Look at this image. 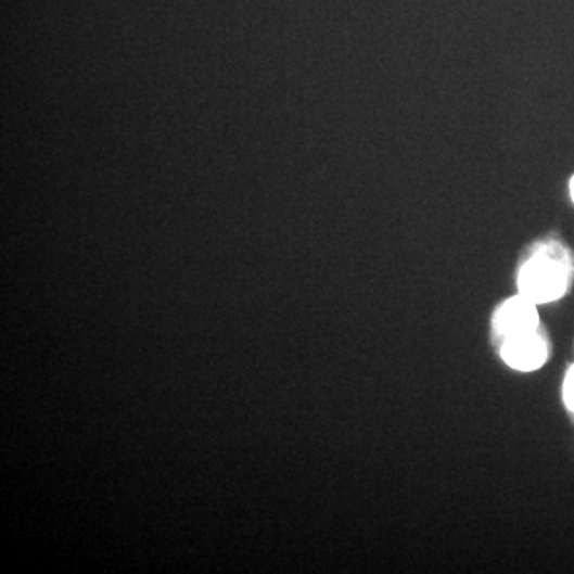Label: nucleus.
<instances>
[{"mask_svg":"<svg viewBox=\"0 0 574 574\" xmlns=\"http://www.w3.org/2000/svg\"><path fill=\"white\" fill-rule=\"evenodd\" d=\"M570 267L552 247L538 251L519 271V294L533 304H550L565 295Z\"/></svg>","mask_w":574,"mask_h":574,"instance_id":"nucleus-1","label":"nucleus"},{"mask_svg":"<svg viewBox=\"0 0 574 574\" xmlns=\"http://www.w3.org/2000/svg\"><path fill=\"white\" fill-rule=\"evenodd\" d=\"M494 326L502 340L533 334L538 331V308L522 294L514 295L496 310Z\"/></svg>","mask_w":574,"mask_h":574,"instance_id":"nucleus-2","label":"nucleus"},{"mask_svg":"<svg viewBox=\"0 0 574 574\" xmlns=\"http://www.w3.org/2000/svg\"><path fill=\"white\" fill-rule=\"evenodd\" d=\"M548 343L538 334V331L521 335V337L502 340V361L519 372H535L541 369L548 361Z\"/></svg>","mask_w":574,"mask_h":574,"instance_id":"nucleus-3","label":"nucleus"},{"mask_svg":"<svg viewBox=\"0 0 574 574\" xmlns=\"http://www.w3.org/2000/svg\"><path fill=\"white\" fill-rule=\"evenodd\" d=\"M563 400L574 416V365L570 367L565 380H563Z\"/></svg>","mask_w":574,"mask_h":574,"instance_id":"nucleus-4","label":"nucleus"},{"mask_svg":"<svg viewBox=\"0 0 574 574\" xmlns=\"http://www.w3.org/2000/svg\"><path fill=\"white\" fill-rule=\"evenodd\" d=\"M570 193H572V200L574 202V176L572 182H570Z\"/></svg>","mask_w":574,"mask_h":574,"instance_id":"nucleus-5","label":"nucleus"}]
</instances>
